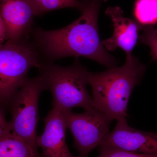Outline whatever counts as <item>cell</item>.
Instances as JSON below:
<instances>
[{
	"mask_svg": "<svg viewBox=\"0 0 157 157\" xmlns=\"http://www.w3.org/2000/svg\"><path fill=\"white\" fill-rule=\"evenodd\" d=\"M142 30L138 38L139 41L150 48L152 61L157 60V28L153 26H145Z\"/></svg>",
	"mask_w": 157,
	"mask_h": 157,
	"instance_id": "14",
	"label": "cell"
},
{
	"mask_svg": "<svg viewBox=\"0 0 157 157\" xmlns=\"http://www.w3.org/2000/svg\"><path fill=\"white\" fill-rule=\"evenodd\" d=\"M106 0H91L80 17L59 29H33L30 37L43 61H53L67 57H82L108 69L116 67L118 61L107 52L100 39L98 19L102 3Z\"/></svg>",
	"mask_w": 157,
	"mask_h": 157,
	"instance_id": "1",
	"label": "cell"
},
{
	"mask_svg": "<svg viewBox=\"0 0 157 157\" xmlns=\"http://www.w3.org/2000/svg\"><path fill=\"white\" fill-rule=\"evenodd\" d=\"M0 15L7 31V42L30 38L34 17L31 0H0Z\"/></svg>",
	"mask_w": 157,
	"mask_h": 157,
	"instance_id": "7",
	"label": "cell"
},
{
	"mask_svg": "<svg viewBox=\"0 0 157 157\" xmlns=\"http://www.w3.org/2000/svg\"><path fill=\"white\" fill-rule=\"evenodd\" d=\"M45 90V83L41 76L28 77L9 106L11 113V119L9 122L11 132L36 149L38 147V103L40 94Z\"/></svg>",
	"mask_w": 157,
	"mask_h": 157,
	"instance_id": "5",
	"label": "cell"
},
{
	"mask_svg": "<svg viewBox=\"0 0 157 157\" xmlns=\"http://www.w3.org/2000/svg\"><path fill=\"white\" fill-rule=\"evenodd\" d=\"M136 20L144 26L157 23V0H137L135 3Z\"/></svg>",
	"mask_w": 157,
	"mask_h": 157,
	"instance_id": "13",
	"label": "cell"
},
{
	"mask_svg": "<svg viewBox=\"0 0 157 157\" xmlns=\"http://www.w3.org/2000/svg\"><path fill=\"white\" fill-rule=\"evenodd\" d=\"M8 40L6 25L0 15V46L7 42Z\"/></svg>",
	"mask_w": 157,
	"mask_h": 157,
	"instance_id": "17",
	"label": "cell"
},
{
	"mask_svg": "<svg viewBox=\"0 0 157 157\" xmlns=\"http://www.w3.org/2000/svg\"><path fill=\"white\" fill-rule=\"evenodd\" d=\"M101 145L134 152L157 154V132L139 131L129 126L127 120L118 121L113 131L107 134Z\"/></svg>",
	"mask_w": 157,
	"mask_h": 157,
	"instance_id": "8",
	"label": "cell"
},
{
	"mask_svg": "<svg viewBox=\"0 0 157 157\" xmlns=\"http://www.w3.org/2000/svg\"><path fill=\"white\" fill-rule=\"evenodd\" d=\"M45 128L37 137V145L43 157H79L70 153L66 141L67 128L60 109L52 108L43 120Z\"/></svg>",
	"mask_w": 157,
	"mask_h": 157,
	"instance_id": "9",
	"label": "cell"
},
{
	"mask_svg": "<svg viewBox=\"0 0 157 157\" xmlns=\"http://www.w3.org/2000/svg\"><path fill=\"white\" fill-rule=\"evenodd\" d=\"M36 16H42L49 11L64 8H73L82 13L91 0H31Z\"/></svg>",
	"mask_w": 157,
	"mask_h": 157,
	"instance_id": "12",
	"label": "cell"
},
{
	"mask_svg": "<svg viewBox=\"0 0 157 157\" xmlns=\"http://www.w3.org/2000/svg\"><path fill=\"white\" fill-rule=\"evenodd\" d=\"M42 59L30 38L6 42L0 46V106H10L31 68H38Z\"/></svg>",
	"mask_w": 157,
	"mask_h": 157,
	"instance_id": "4",
	"label": "cell"
},
{
	"mask_svg": "<svg viewBox=\"0 0 157 157\" xmlns=\"http://www.w3.org/2000/svg\"><path fill=\"white\" fill-rule=\"evenodd\" d=\"M98 157H157V154L134 152L123 150L113 147L101 145L99 146Z\"/></svg>",
	"mask_w": 157,
	"mask_h": 157,
	"instance_id": "15",
	"label": "cell"
},
{
	"mask_svg": "<svg viewBox=\"0 0 157 157\" xmlns=\"http://www.w3.org/2000/svg\"><path fill=\"white\" fill-rule=\"evenodd\" d=\"M67 128L74 138L73 146L79 157H88L91 151L100 146L109 133L111 118L95 108L75 113L72 110H61Z\"/></svg>",
	"mask_w": 157,
	"mask_h": 157,
	"instance_id": "6",
	"label": "cell"
},
{
	"mask_svg": "<svg viewBox=\"0 0 157 157\" xmlns=\"http://www.w3.org/2000/svg\"><path fill=\"white\" fill-rule=\"evenodd\" d=\"M37 68L46 90L52 95V108L61 110H72L76 107L85 110L94 108L86 88L89 71L78 58L67 67L42 60Z\"/></svg>",
	"mask_w": 157,
	"mask_h": 157,
	"instance_id": "3",
	"label": "cell"
},
{
	"mask_svg": "<svg viewBox=\"0 0 157 157\" xmlns=\"http://www.w3.org/2000/svg\"><path fill=\"white\" fill-rule=\"evenodd\" d=\"M0 157H43L38 149L11 132L0 138Z\"/></svg>",
	"mask_w": 157,
	"mask_h": 157,
	"instance_id": "11",
	"label": "cell"
},
{
	"mask_svg": "<svg viewBox=\"0 0 157 157\" xmlns=\"http://www.w3.org/2000/svg\"><path fill=\"white\" fill-rule=\"evenodd\" d=\"M146 70L137 57L129 54L122 67L99 73L89 71L87 82L92 90L94 107L113 120H127L130 96Z\"/></svg>",
	"mask_w": 157,
	"mask_h": 157,
	"instance_id": "2",
	"label": "cell"
},
{
	"mask_svg": "<svg viewBox=\"0 0 157 157\" xmlns=\"http://www.w3.org/2000/svg\"><path fill=\"white\" fill-rule=\"evenodd\" d=\"M11 132L9 122L6 121L2 110L0 108V138Z\"/></svg>",
	"mask_w": 157,
	"mask_h": 157,
	"instance_id": "16",
	"label": "cell"
},
{
	"mask_svg": "<svg viewBox=\"0 0 157 157\" xmlns=\"http://www.w3.org/2000/svg\"><path fill=\"white\" fill-rule=\"evenodd\" d=\"M119 7H109L105 14L113 22L114 32L112 36L102 41L107 50L113 51L119 47L124 51L126 54H132V51L139 38V33L145 26L136 20L124 17Z\"/></svg>",
	"mask_w": 157,
	"mask_h": 157,
	"instance_id": "10",
	"label": "cell"
}]
</instances>
